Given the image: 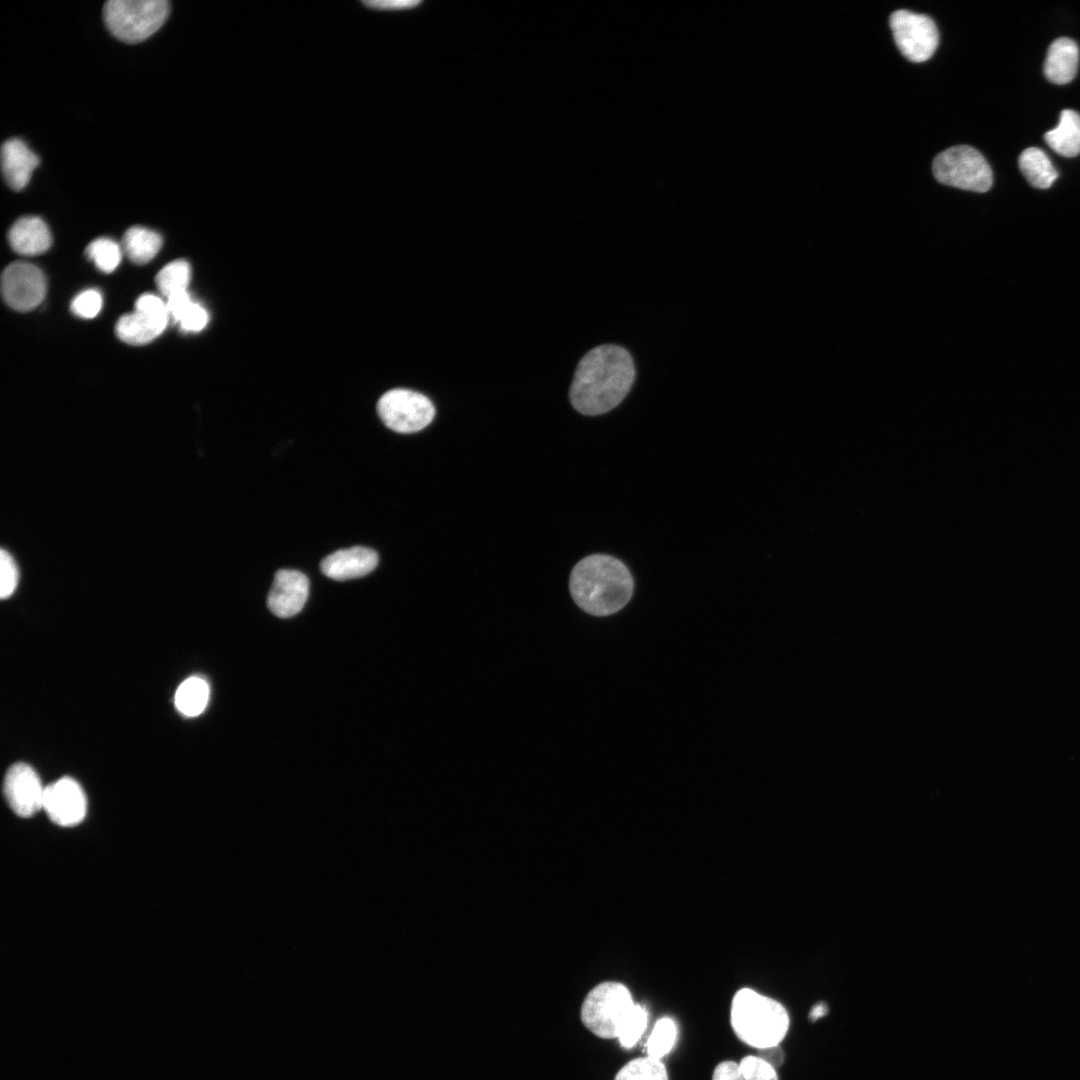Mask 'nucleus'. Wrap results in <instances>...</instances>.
I'll return each mask as SVG.
<instances>
[{
	"label": "nucleus",
	"mask_w": 1080,
	"mask_h": 1080,
	"mask_svg": "<svg viewBox=\"0 0 1080 1080\" xmlns=\"http://www.w3.org/2000/svg\"><path fill=\"white\" fill-rule=\"evenodd\" d=\"M630 353L614 344L591 349L579 361L569 390L572 406L581 414H604L625 398L635 380Z\"/></svg>",
	"instance_id": "obj_1"
},
{
	"label": "nucleus",
	"mask_w": 1080,
	"mask_h": 1080,
	"mask_svg": "<svg viewBox=\"0 0 1080 1080\" xmlns=\"http://www.w3.org/2000/svg\"><path fill=\"white\" fill-rule=\"evenodd\" d=\"M569 589L574 602L586 613L608 616L629 602L634 581L620 560L606 554H593L574 566Z\"/></svg>",
	"instance_id": "obj_2"
},
{
	"label": "nucleus",
	"mask_w": 1080,
	"mask_h": 1080,
	"mask_svg": "<svg viewBox=\"0 0 1080 1080\" xmlns=\"http://www.w3.org/2000/svg\"><path fill=\"white\" fill-rule=\"evenodd\" d=\"M730 1022L739 1040L763 1049L780 1044L788 1032L790 1019L778 1001L743 988L732 999Z\"/></svg>",
	"instance_id": "obj_3"
},
{
	"label": "nucleus",
	"mask_w": 1080,
	"mask_h": 1080,
	"mask_svg": "<svg viewBox=\"0 0 1080 1080\" xmlns=\"http://www.w3.org/2000/svg\"><path fill=\"white\" fill-rule=\"evenodd\" d=\"M165 0H109L103 8L108 30L126 43L141 42L154 34L169 15Z\"/></svg>",
	"instance_id": "obj_4"
},
{
	"label": "nucleus",
	"mask_w": 1080,
	"mask_h": 1080,
	"mask_svg": "<svg viewBox=\"0 0 1080 1080\" xmlns=\"http://www.w3.org/2000/svg\"><path fill=\"white\" fill-rule=\"evenodd\" d=\"M634 1006L631 993L625 985L612 981L603 982L585 997L581 1007V1020L596 1036L615 1039Z\"/></svg>",
	"instance_id": "obj_5"
},
{
	"label": "nucleus",
	"mask_w": 1080,
	"mask_h": 1080,
	"mask_svg": "<svg viewBox=\"0 0 1080 1080\" xmlns=\"http://www.w3.org/2000/svg\"><path fill=\"white\" fill-rule=\"evenodd\" d=\"M932 169L937 181L963 190L986 192L993 182L989 163L978 150L968 145H957L940 152Z\"/></svg>",
	"instance_id": "obj_6"
},
{
	"label": "nucleus",
	"mask_w": 1080,
	"mask_h": 1080,
	"mask_svg": "<svg viewBox=\"0 0 1080 1080\" xmlns=\"http://www.w3.org/2000/svg\"><path fill=\"white\" fill-rule=\"evenodd\" d=\"M382 422L398 433H414L428 426L435 408L431 400L416 391L396 388L385 392L377 403Z\"/></svg>",
	"instance_id": "obj_7"
},
{
	"label": "nucleus",
	"mask_w": 1080,
	"mask_h": 1080,
	"mask_svg": "<svg viewBox=\"0 0 1080 1080\" xmlns=\"http://www.w3.org/2000/svg\"><path fill=\"white\" fill-rule=\"evenodd\" d=\"M890 28L901 54L911 62H925L932 57L939 42L935 22L927 15L897 10L890 15Z\"/></svg>",
	"instance_id": "obj_8"
},
{
	"label": "nucleus",
	"mask_w": 1080,
	"mask_h": 1080,
	"mask_svg": "<svg viewBox=\"0 0 1080 1080\" xmlns=\"http://www.w3.org/2000/svg\"><path fill=\"white\" fill-rule=\"evenodd\" d=\"M46 278L35 265L17 261L2 273L1 291L5 302L14 310L29 311L38 306L46 295Z\"/></svg>",
	"instance_id": "obj_9"
},
{
	"label": "nucleus",
	"mask_w": 1080,
	"mask_h": 1080,
	"mask_svg": "<svg viewBox=\"0 0 1080 1080\" xmlns=\"http://www.w3.org/2000/svg\"><path fill=\"white\" fill-rule=\"evenodd\" d=\"M44 788L30 765L18 762L9 767L3 781V794L20 817H30L42 809Z\"/></svg>",
	"instance_id": "obj_10"
},
{
	"label": "nucleus",
	"mask_w": 1080,
	"mask_h": 1080,
	"mask_svg": "<svg viewBox=\"0 0 1080 1080\" xmlns=\"http://www.w3.org/2000/svg\"><path fill=\"white\" fill-rule=\"evenodd\" d=\"M86 808L84 791L72 778L63 777L44 788L42 809L55 824L66 827L80 823Z\"/></svg>",
	"instance_id": "obj_11"
},
{
	"label": "nucleus",
	"mask_w": 1080,
	"mask_h": 1080,
	"mask_svg": "<svg viewBox=\"0 0 1080 1080\" xmlns=\"http://www.w3.org/2000/svg\"><path fill=\"white\" fill-rule=\"evenodd\" d=\"M309 595V580L297 570L281 569L275 574L268 593L267 605L278 617L288 618L298 614Z\"/></svg>",
	"instance_id": "obj_12"
},
{
	"label": "nucleus",
	"mask_w": 1080,
	"mask_h": 1080,
	"mask_svg": "<svg viewBox=\"0 0 1080 1080\" xmlns=\"http://www.w3.org/2000/svg\"><path fill=\"white\" fill-rule=\"evenodd\" d=\"M379 557L375 550L353 546L337 550L326 556L320 563L322 573L334 580L344 581L363 577L371 573L378 565Z\"/></svg>",
	"instance_id": "obj_13"
},
{
	"label": "nucleus",
	"mask_w": 1080,
	"mask_h": 1080,
	"mask_svg": "<svg viewBox=\"0 0 1080 1080\" xmlns=\"http://www.w3.org/2000/svg\"><path fill=\"white\" fill-rule=\"evenodd\" d=\"M39 157L19 138L5 141L1 148L3 177L13 190H22L29 183L32 172L39 165Z\"/></svg>",
	"instance_id": "obj_14"
},
{
	"label": "nucleus",
	"mask_w": 1080,
	"mask_h": 1080,
	"mask_svg": "<svg viewBox=\"0 0 1080 1080\" xmlns=\"http://www.w3.org/2000/svg\"><path fill=\"white\" fill-rule=\"evenodd\" d=\"M8 240L17 253L38 255L49 249L52 237L47 224L41 218L24 216L13 223Z\"/></svg>",
	"instance_id": "obj_15"
},
{
	"label": "nucleus",
	"mask_w": 1080,
	"mask_h": 1080,
	"mask_svg": "<svg viewBox=\"0 0 1080 1080\" xmlns=\"http://www.w3.org/2000/svg\"><path fill=\"white\" fill-rule=\"evenodd\" d=\"M1079 49L1076 42L1067 37L1055 39L1049 46L1044 61L1046 78L1057 85L1071 82L1077 74Z\"/></svg>",
	"instance_id": "obj_16"
},
{
	"label": "nucleus",
	"mask_w": 1080,
	"mask_h": 1080,
	"mask_svg": "<svg viewBox=\"0 0 1080 1080\" xmlns=\"http://www.w3.org/2000/svg\"><path fill=\"white\" fill-rule=\"evenodd\" d=\"M168 323L154 319L139 311L124 314L115 326L117 337L131 345H144L158 337Z\"/></svg>",
	"instance_id": "obj_17"
},
{
	"label": "nucleus",
	"mask_w": 1080,
	"mask_h": 1080,
	"mask_svg": "<svg viewBox=\"0 0 1080 1080\" xmlns=\"http://www.w3.org/2000/svg\"><path fill=\"white\" fill-rule=\"evenodd\" d=\"M1048 146L1063 157L1080 154V114L1071 109L1062 110L1058 125L1045 133Z\"/></svg>",
	"instance_id": "obj_18"
},
{
	"label": "nucleus",
	"mask_w": 1080,
	"mask_h": 1080,
	"mask_svg": "<svg viewBox=\"0 0 1080 1080\" xmlns=\"http://www.w3.org/2000/svg\"><path fill=\"white\" fill-rule=\"evenodd\" d=\"M1019 168L1029 182L1038 189H1047L1052 186L1058 177V172L1052 165L1046 153L1037 148L1030 147L1023 150L1019 156Z\"/></svg>",
	"instance_id": "obj_19"
},
{
	"label": "nucleus",
	"mask_w": 1080,
	"mask_h": 1080,
	"mask_svg": "<svg viewBox=\"0 0 1080 1080\" xmlns=\"http://www.w3.org/2000/svg\"><path fill=\"white\" fill-rule=\"evenodd\" d=\"M123 249L129 259L137 264H145L155 257L162 246V237L157 232L141 227L129 228L123 237Z\"/></svg>",
	"instance_id": "obj_20"
},
{
	"label": "nucleus",
	"mask_w": 1080,
	"mask_h": 1080,
	"mask_svg": "<svg viewBox=\"0 0 1080 1080\" xmlns=\"http://www.w3.org/2000/svg\"><path fill=\"white\" fill-rule=\"evenodd\" d=\"M210 695L208 683L200 677L184 680L175 693L177 710L187 717L201 714L207 706Z\"/></svg>",
	"instance_id": "obj_21"
},
{
	"label": "nucleus",
	"mask_w": 1080,
	"mask_h": 1080,
	"mask_svg": "<svg viewBox=\"0 0 1080 1080\" xmlns=\"http://www.w3.org/2000/svg\"><path fill=\"white\" fill-rule=\"evenodd\" d=\"M190 277L189 263L178 259L164 266L156 275L155 282L159 291L168 298L173 294L187 291Z\"/></svg>",
	"instance_id": "obj_22"
},
{
	"label": "nucleus",
	"mask_w": 1080,
	"mask_h": 1080,
	"mask_svg": "<svg viewBox=\"0 0 1080 1080\" xmlns=\"http://www.w3.org/2000/svg\"><path fill=\"white\" fill-rule=\"evenodd\" d=\"M614 1080H668V1074L660 1059L647 1055L629 1061Z\"/></svg>",
	"instance_id": "obj_23"
},
{
	"label": "nucleus",
	"mask_w": 1080,
	"mask_h": 1080,
	"mask_svg": "<svg viewBox=\"0 0 1080 1080\" xmlns=\"http://www.w3.org/2000/svg\"><path fill=\"white\" fill-rule=\"evenodd\" d=\"M677 1038L675 1022L668 1017L660 1018L654 1025L646 1043L647 1055L662 1059L673 1048Z\"/></svg>",
	"instance_id": "obj_24"
},
{
	"label": "nucleus",
	"mask_w": 1080,
	"mask_h": 1080,
	"mask_svg": "<svg viewBox=\"0 0 1080 1080\" xmlns=\"http://www.w3.org/2000/svg\"><path fill=\"white\" fill-rule=\"evenodd\" d=\"M86 255L100 271L111 273L121 261V248L114 240L102 237L87 246Z\"/></svg>",
	"instance_id": "obj_25"
},
{
	"label": "nucleus",
	"mask_w": 1080,
	"mask_h": 1080,
	"mask_svg": "<svg viewBox=\"0 0 1080 1080\" xmlns=\"http://www.w3.org/2000/svg\"><path fill=\"white\" fill-rule=\"evenodd\" d=\"M647 1023L646 1009L640 1004H635L619 1031L617 1039L620 1045L626 1049L634 1047L645 1032Z\"/></svg>",
	"instance_id": "obj_26"
},
{
	"label": "nucleus",
	"mask_w": 1080,
	"mask_h": 1080,
	"mask_svg": "<svg viewBox=\"0 0 1080 1080\" xmlns=\"http://www.w3.org/2000/svg\"><path fill=\"white\" fill-rule=\"evenodd\" d=\"M739 1066L744 1080H779L776 1068L759 1056H745Z\"/></svg>",
	"instance_id": "obj_27"
},
{
	"label": "nucleus",
	"mask_w": 1080,
	"mask_h": 1080,
	"mask_svg": "<svg viewBox=\"0 0 1080 1080\" xmlns=\"http://www.w3.org/2000/svg\"><path fill=\"white\" fill-rule=\"evenodd\" d=\"M19 572L12 555L1 549L0 552V596L2 599L10 597L18 584Z\"/></svg>",
	"instance_id": "obj_28"
},
{
	"label": "nucleus",
	"mask_w": 1080,
	"mask_h": 1080,
	"mask_svg": "<svg viewBox=\"0 0 1080 1080\" xmlns=\"http://www.w3.org/2000/svg\"><path fill=\"white\" fill-rule=\"evenodd\" d=\"M102 303V295L97 289H87L72 300L71 311L81 318H94L100 312Z\"/></svg>",
	"instance_id": "obj_29"
},
{
	"label": "nucleus",
	"mask_w": 1080,
	"mask_h": 1080,
	"mask_svg": "<svg viewBox=\"0 0 1080 1080\" xmlns=\"http://www.w3.org/2000/svg\"><path fill=\"white\" fill-rule=\"evenodd\" d=\"M209 320L207 310L194 300L181 314L176 323L185 332H199L205 328Z\"/></svg>",
	"instance_id": "obj_30"
},
{
	"label": "nucleus",
	"mask_w": 1080,
	"mask_h": 1080,
	"mask_svg": "<svg viewBox=\"0 0 1080 1080\" xmlns=\"http://www.w3.org/2000/svg\"><path fill=\"white\" fill-rule=\"evenodd\" d=\"M135 310L165 323L170 319L166 302L151 293L143 294L136 300Z\"/></svg>",
	"instance_id": "obj_31"
},
{
	"label": "nucleus",
	"mask_w": 1080,
	"mask_h": 1080,
	"mask_svg": "<svg viewBox=\"0 0 1080 1080\" xmlns=\"http://www.w3.org/2000/svg\"><path fill=\"white\" fill-rule=\"evenodd\" d=\"M420 3H421L420 1H413V0H392V1H386V0H384V1H378V0H376V1H368V0H365V1H361V4L365 8H367L369 10H375V11H395V10L411 9V8L416 7Z\"/></svg>",
	"instance_id": "obj_32"
},
{
	"label": "nucleus",
	"mask_w": 1080,
	"mask_h": 1080,
	"mask_svg": "<svg viewBox=\"0 0 1080 1080\" xmlns=\"http://www.w3.org/2000/svg\"><path fill=\"white\" fill-rule=\"evenodd\" d=\"M192 301L193 299L187 291L169 296L166 305L170 318H172L174 322H177L181 314Z\"/></svg>",
	"instance_id": "obj_33"
},
{
	"label": "nucleus",
	"mask_w": 1080,
	"mask_h": 1080,
	"mask_svg": "<svg viewBox=\"0 0 1080 1080\" xmlns=\"http://www.w3.org/2000/svg\"><path fill=\"white\" fill-rule=\"evenodd\" d=\"M712 1080H744V1077L739 1063L723 1061L715 1067Z\"/></svg>",
	"instance_id": "obj_34"
},
{
	"label": "nucleus",
	"mask_w": 1080,
	"mask_h": 1080,
	"mask_svg": "<svg viewBox=\"0 0 1080 1080\" xmlns=\"http://www.w3.org/2000/svg\"><path fill=\"white\" fill-rule=\"evenodd\" d=\"M758 1056L771 1064L774 1068L781 1066L784 1062V1052L779 1045L758 1049Z\"/></svg>",
	"instance_id": "obj_35"
},
{
	"label": "nucleus",
	"mask_w": 1080,
	"mask_h": 1080,
	"mask_svg": "<svg viewBox=\"0 0 1080 1080\" xmlns=\"http://www.w3.org/2000/svg\"><path fill=\"white\" fill-rule=\"evenodd\" d=\"M826 1013H827L826 1005L823 1004V1003H820V1004H817L815 1007H813V1009L810 1012V1018L812 1020H817L820 1017H823L824 1015H826Z\"/></svg>",
	"instance_id": "obj_36"
}]
</instances>
